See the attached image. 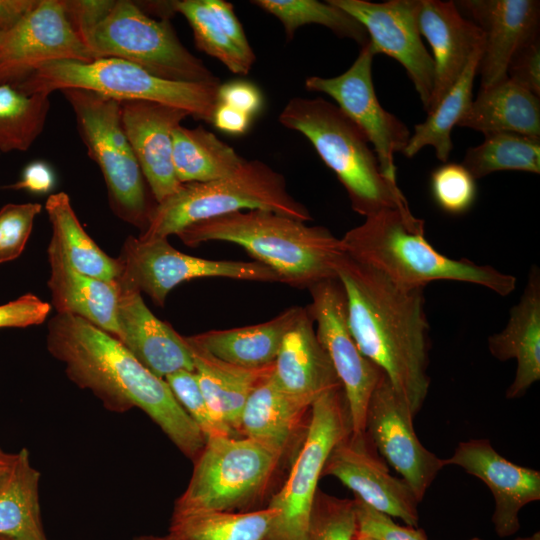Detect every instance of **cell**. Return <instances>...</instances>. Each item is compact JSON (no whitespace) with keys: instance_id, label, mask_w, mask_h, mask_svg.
Returning a JSON list of instances; mask_svg holds the SVG:
<instances>
[{"instance_id":"obj_1","label":"cell","mask_w":540,"mask_h":540,"mask_svg":"<svg viewBox=\"0 0 540 540\" xmlns=\"http://www.w3.org/2000/svg\"><path fill=\"white\" fill-rule=\"evenodd\" d=\"M46 345L63 363L67 377L91 391L106 409H141L186 457H198L205 445L198 426L165 379L142 365L114 336L81 317L57 313L48 323Z\"/></svg>"},{"instance_id":"obj_2","label":"cell","mask_w":540,"mask_h":540,"mask_svg":"<svg viewBox=\"0 0 540 540\" xmlns=\"http://www.w3.org/2000/svg\"><path fill=\"white\" fill-rule=\"evenodd\" d=\"M350 332L415 417L427 397L429 323L424 288H405L346 254L337 268Z\"/></svg>"},{"instance_id":"obj_3","label":"cell","mask_w":540,"mask_h":540,"mask_svg":"<svg viewBox=\"0 0 540 540\" xmlns=\"http://www.w3.org/2000/svg\"><path fill=\"white\" fill-rule=\"evenodd\" d=\"M189 247L209 241L234 243L274 271L281 283L298 288L337 279L345 253L327 228L265 210H240L194 223L179 233Z\"/></svg>"},{"instance_id":"obj_4","label":"cell","mask_w":540,"mask_h":540,"mask_svg":"<svg viewBox=\"0 0 540 540\" xmlns=\"http://www.w3.org/2000/svg\"><path fill=\"white\" fill-rule=\"evenodd\" d=\"M340 238L344 253L405 288H424L437 280L483 286L500 296L511 294L516 278L469 259H452L425 237V222L411 210L385 209Z\"/></svg>"},{"instance_id":"obj_5","label":"cell","mask_w":540,"mask_h":540,"mask_svg":"<svg viewBox=\"0 0 540 540\" xmlns=\"http://www.w3.org/2000/svg\"><path fill=\"white\" fill-rule=\"evenodd\" d=\"M278 120L303 134L347 191L352 209L368 217L385 209L410 210L395 181L386 178L364 133L323 98H292Z\"/></svg>"},{"instance_id":"obj_6","label":"cell","mask_w":540,"mask_h":540,"mask_svg":"<svg viewBox=\"0 0 540 540\" xmlns=\"http://www.w3.org/2000/svg\"><path fill=\"white\" fill-rule=\"evenodd\" d=\"M254 209L302 222L312 219L309 210L288 192L282 174L262 161L245 160L226 177L182 184L175 193L153 206L147 226L138 238L168 239L194 223Z\"/></svg>"},{"instance_id":"obj_7","label":"cell","mask_w":540,"mask_h":540,"mask_svg":"<svg viewBox=\"0 0 540 540\" xmlns=\"http://www.w3.org/2000/svg\"><path fill=\"white\" fill-rule=\"evenodd\" d=\"M286 460L272 447L246 437H215L194 460L184 492L173 513L250 512L265 508Z\"/></svg>"},{"instance_id":"obj_8","label":"cell","mask_w":540,"mask_h":540,"mask_svg":"<svg viewBox=\"0 0 540 540\" xmlns=\"http://www.w3.org/2000/svg\"><path fill=\"white\" fill-rule=\"evenodd\" d=\"M217 83H189L162 79L142 67L118 58L89 62L57 60L42 64L13 86L26 94H51L65 88L90 90L119 101L141 100L179 108L207 123L218 104Z\"/></svg>"},{"instance_id":"obj_9","label":"cell","mask_w":540,"mask_h":540,"mask_svg":"<svg viewBox=\"0 0 540 540\" xmlns=\"http://www.w3.org/2000/svg\"><path fill=\"white\" fill-rule=\"evenodd\" d=\"M60 92L73 110L89 157L102 172L113 212L144 230L153 206L122 127L121 101L85 89L65 88Z\"/></svg>"},{"instance_id":"obj_10","label":"cell","mask_w":540,"mask_h":540,"mask_svg":"<svg viewBox=\"0 0 540 540\" xmlns=\"http://www.w3.org/2000/svg\"><path fill=\"white\" fill-rule=\"evenodd\" d=\"M83 42L95 59L126 60L162 79L220 82L180 42L168 19L150 17L136 2L115 0L108 14L85 35Z\"/></svg>"},{"instance_id":"obj_11","label":"cell","mask_w":540,"mask_h":540,"mask_svg":"<svg viewBox=\"0 0 540 540\" xmlns=\"http://www.w3.org/2000/svg\"><path fill=\"white\" fill-rule=\"evenodd\" d=\"M351 433L342 386L330 389L311 406L307 434L288 476L269 499L277 515L265 540H304L324 464L332 449Z\"/></svg>"},{"instance_id":"obj_12","label":"cell","mask_w":540,"mask_h":540,"mask_svg":"<svg viewBox=\"0 0 540 540\" xmlns=\"http://www.w3.org/2000/svg\"><path fill=\"white\" fill-rule=\"evenodd\" d=\"M117 260V279L147 294L159 306L164 305L173 288L193 279L280 282L274 271L259 262L194 257L175 249L167 238L144 241L129 236Z\"/></svg>"},{"instance_id":"obj_13","label":"cell","mask_w":540,"mask_h":540,"mask_svg":"<svg viewBox=\"0 0 540 540\" xmlns=\"http://www.w3.org/2000/svg\"><path fill=\"white\" fill-rule=\"evenodd\" d=\"M307 310L316 325L317 339L328 355L343 388L351 421V434H365L368 403L382 370L359 350L350 332L344 289L338 279L308 288Z\"/></svg>"},{"instance_id":"obj_14","label":"cell","mask_w":540,"mask_h":540,"mask_svg":"<svg viewBox=\"0 0 540 540\" xmlns=\"http://www.w3.org/2000/svg\"><path fill=\"white\" fill-rule=\"evenodd\" d=\"M375 52L368 41L344 73L330 78L309 76L305 88L322 92L364 133L377 157L382 174L396 182L394 155L403 152L411 132L398 117L380 104L372 80Z\"/></svg>"},{"instance_id":"obj_15","label":"cell","mask_w":540,"mask_h":540,"mask_svg":"<svg viewBox=\"0 0 540 540\" xmlns=\"http://www.w3.org/2000/svg\"><path fill=\"white\" fill-rule=\"evenodd\" d=\"M413 414L384 373L366 412L365 434L381 457L400 474L420 503L445 459L426 449L413 427Z\"/></svg>"},{"instance_id":"obj_16","label":"cell","mask_w":540,"mask_h":540,"mask_svg":"<svg viewBox=\"0 0 540 540\" xmlns=\"http://www.w3.org/2000/svg\"><path fill=\"white\" fill-rule=\"evenodd\" d=\"M94 59L70 24L63 0H39L13 29L0 34V85L15 86L47 62Z\"/></svg>"},{"instance_id":"obj_17","label":"cell","mask_w":540,"mask_h":540,"mask_svg":"<svg viewBox=\"0 0 540 540\" xmlns=\"http://www.w3.org/2000/svg\"><path fill=\"white\" fill-rule=\"evenodd\" d=\"M365 28L375 54L388 55L406 70L428 112L434 86V62L418 27L420 0H328Z\"/></svg>"},{"instance_id":"obj_18","label":"cell","mask_w":540,"mask_h":540,"mask_svg":"<svg viewBox=\"0 0 540 540\" xmlns=\"http://www.w3.org/2000/svg\"><path fill=\"white\" fill-rule=\"evenodd\" d=\"M333 476L369 507L418 527V500L410 486L392 476L366 434L342 439L330 452L321 477Z\"/></svg>"},{"instance_id":"obj_19","label":"cell","mask_w":540,"mask_h":540,"mask_svg":"<svg viewBox=\"0 0 540 540\" xmlns=\"http://www.w3.org/2000/svg\"><path fill=\"white\" fill-rule=\"evenodd\" d=\"M445 464L462 468L490 489L495 505L492 523L500 538L516 534L521 509L540 500V472L507 460L488 439L460 442Z\"/></svg>"},{"instance_id":"obj_20","label":"cell","mask_w":540,"mask_h":540,"mask_svg":"<svg viewBox=\"0 0 540 540\" xmlns=\"http://www.w3.org/2000/svg\"><path fill=\"white\" fill-rule=\"evenodd\" d=\"M456 8L483 33L477 73L481 88L507 77L516 51L539 36L540 2L536 0H459Z\"/></svg>"},{"instance_id":"obj_21","label":"cell","mask_w":540,"mask_h":540,"mask_svg":"<svg viewBox=\"0 0 540 540\" xmlns=\"http://www.w3.org/2000/svg\"><path fill=\"white\" fill-rule=\"evenodd\" d=\"M121 123L156 203L182 185L172 162L173 132L188 112L160 103L121 101Z\"/></svg>"},{"instance_id":"obj_22","label":"cell","mask_w":540,"mask_h":540,"mask_svg":"<svg viewBox=\"0 0 540 540\" xmlns=\"http://www.w3.org/2000/svg\"><path fill=\"white\" fill-rule=\"evenodd\" d=\"M118 339L148 370L165 379L181 370L194 372L191 349L185 339L146 306L141 292L116 279Z\"/></svg>"},{"instance_id":"obj_23","label":"cell","mask_w":540,"mask_h":540,"mask_svg":"<svg viewBox=\"0 0 540 540\" xmlns=\"http://www.w3.org/2000/svg\"><path fill=\"white\" fill-rule=\"evenodd\" d=\"M418 27L432 48L434 62L429 113L460 78L472 55L484 48V36L454 1L420 0Z\"/></svg>"},{"instance_id":"obj_24","label":"cell","mask_w":540,"mask_h":540,"mask_svg":"<svg viewBox=\"0 0 540 540\" xmlns=\"http://www.w3.org/2000/svg\"><path fill=\"white\" fill-rule=\"evenodd\" d=\"M310 417L311 407L283 391L271 374L246 401L237 433L272 447L286 462H293L307 434Z\"/></svg>"},{"instance_id":"obj_25","label":"cell","mask_w":540,"mask_h":540,"mask_svg":"<svg viewBox=\"0 0 540 540\" xmlns=\"http://www.w3.org/2000/svg\"><path fill=\"white\" fill-rule=\"evenodd\" d=\"M272 377L283 391L310 407L325 392L341 386L317 339L307 308L302 309L285 333Z\"/></svg>"},{"instance_id":"obj_26","label":"cell","mask_w":540,"mask_h":540,"mask_svg":"<svg viewBox=\"0 0 540 540\" xmlns=\"http://www.w3.org/2000/svg\"><path fill=\"white\" fill-rule=\"evenodd\" d=\"M488 349L499 361L516 360L515 377L507 399L521 398L540 379V269L532 265L519 301L498 333L488 338Z\"/></svg>"},{"instance_id":"obj_27","label":"cell","mask_w":540,"mask_h":540,"mask_svg":"<svg viewBox=\"0 0 540 540\" xmlns=\"http://www.w3.org/2000/svg\"><path fill=\"white\" fill-rule=\"evenodd\" d=\"M47 253L50 265L47 284L56 312L81 317L116 338L117 281L91 277L73 269L52 240Z\"/></svg>"},{"instance_id":"obj_28","label":"cell","mask_w":540,"mask_h":540,"mask_svg":"<svg viewBox=\"0 0 540 540\" xmlns=\"http://www.w3.org/2000/svg\"><path fill=\"white\" fill-rule=\"evenodd\" d=\"M302 309L294 306L260 324L211 330L185 338L224 362L249 369L262 368L274 364L285 333Z\"/></svg>"},{"instance_id":"obj_29","label":"cell","mask_w":540,"mask_h":540,"mask_svg":"<svg viewBox=\"0 0 540 540\" xmlns=\"http://www.w3.org/2000/svg\"><path fill=\"white\" fill-rule=\"evenodd\" d=\"M457 126L484 135L510 132L540 139L539 97L506 77L481 88Z\"/></svg>"},{"instance_id":"obj_30","label":"cell","mask_w":540,"mask_h":540,"mask_svg":"<svg viewBox=\"0 0 540 540\" xmlns=\"http://www.w3.org/2000/svg\"><path fill=\"white\" fill-rule=\"evenodd\" d=\"M188 345L193 355L195 376L210 409L237 433L246 401L271 376L274 364L243 368L224 362L190 343Z\"/></svg>"},{"instance_id":"obj_31","label":"cell","mask_w":540,"mask_h":540,"mask_svg":"<svg viewBox=\"0 0 540 540\" xmlns=\"http://www.w3.org/2000/svg\"><path fill=\"white\" fill-rule=\"evenodd\" d=\"M40 473L27 449L15 453L14 462L0 483V536L11 540H47L40 514Z\"/></svg>"},{"instance_id":"obj_32","label":"cell","mask_w":540,"mask_h":540,"mask_svg":"<svg viewBox=\"0 0 540 540\" xmlns=\"http://www.w3.org/2000/svg\"><path fill=\"white\" fill-rule=\"evenodd\" d=\"M45 210L52 227L51 240L73 269L106 281L117 279L120 272L117 258L108 256L87 234L66 193L51 194Z\"/></svg>"},{"instance_id":"obj_33","label":"cell","mask_w":540,"mask_h":540,"mask_svg":"<svg viewBox=\"0 0 540 540\" xmlns=\"http://www.w3.org/2000/svg\"><path fill=\"white\" fill-rule=\"evenodd\" d=\"M172 162L181 184L207 182L235 172L245 159L212 132L179 125L173 132Z\"/></svg>"},{"instance_id":"obj_34","label":"cell","mask_w":540,"mask_h":540,"mask_svg":"<svg viewBox=\"0 0 540 540\" xmlns=\"http://www.w3.org/2000/svg\"><path fill=\"white\" fill-rule=\"evenodd\" d=\"M482 52L480 49L472 55L460 78L428 113L426 120L414 126L403 150L407 158H412L426 146H432L438 160L448 161L453 149L451 132L472 102L473 84Z\"/></svg>"},{"instance_id":"obj_35","label":"cell","mask_w":540,"mask_h":540,"mask_svg":"<svg viewBox=\"0 0 540 540\" xmlns=\"http://www.w3.org/2000/svg\"><path fill=\"white\" fill-rule=\"evenodd\" d=\"M276 515L267 506L250 512L173 513L168 534L173 540H265Z\"/></svg>"},{"instance_id":"obj_36","label":"cell","mask_w":540,"mask_h":540,"mask_svg":"<svg viewBox=\"0 0 540 540\" xmlns=\"http://www.w3.org/2000/svg\"><path fill=\"white\" fill-rule=\"evenodd\" d=\"M484 136L480 145L466 151L462 163L476 180L499 171L540 173V139L510 132Z\"/></svg>"},{"instance_id":"obj_37","label":"cell","mask_w":540,"mask_h":540,"mask_svg":"<svg viewBox=\"0 0 540 540\" xmlns=\"http://www.w3.org/2000/svg\"><path fill=\"white\" fill-rule=\"evenodd\" d=\"M50 95L0 85V153L27 151L44 130Z\"/></svg>"},{"instance_id":"obj_38","label":"cell","mask_w":540,"mask_h":540,"mask_svg":"<svg viewBox=\"0 0 540 540\" xmlns=\"http://www.w3.org/2000/svg\"><path fill=\"white\" fill-rule=\"evenodd\" d=\"M251 3L272 14L282 23L287 40L293 39L299 27L318 24L329 28L339 37L355 41L361 47L369 41L361 23L329 1L254 0Z\"/></svg>"},{"instance_id":"obj_39","label":"cell","mask_w":540,"mask_h":540,"mask_svg":"<svg viewBox=\"0 0 540 540\" xmlns=\"http://www.w3.org/2000/svg\"><path fill=\"white\" fill-rule=\"evenodd\" d=\"M171 16L179 13L192 28L196 47L216 58L235 74L246 75L256 57L244 54L229 38L206 0L167 1Z\"/></svg>"},{"instance_id":"obj_40","label":"cell","mask_w":540,"mask_h":540,"mask_svg":"<svg viewBox=\"0 0 540 540\" xmlns=\"http://www.w3.org/2000/svg\"><path fill=\"white\" fill-rule=\"evenodd\" d=\"M357 531L354 499H343L318 489L304 540H353Z\"/></svg>"},{"instance_id":"obj_41","label":"cell","mask_w":540,"mask_h":540,"mask_svg":"<svg viewBox=\"0 0 540 540\" xmlns=\"http://www.w3.org/2000/svg\"><path fill=\"white\" fill-rule=\"evenodd\" d=\"M179 404L202 432L205 441L215 437H238L210 409L193 371L181 370L165 377Z\"/></svg>"},{"instance_id":"obj_42","label":"cell","mask_w":540,"mask_h":540,"mask_svg":"<svg viewBox=\"0 0 540 540\" xmlns=\"http://www.w3.org/2000/svg\"><path fill=\"white\" fill-rule=\"evenodd\" d=\"M430 189L438 207L451 215L469 211L477 195L476 179L457 163L446 162L433 170Z\"/></svg>"},{"instance_id":"obj_43","label":"cell","mask_w":540,"mask_h":540,"mask_svg":"<svg viewBox=\"0 0 540 540\" xmlns=\"http://www.w3.org/2000/svg\"><path fill=\"white\" fill-rule=\"evenodd\" d=\"M41 210L39 203H9L0 209V264L22 254Z\"/></svg>"},{"instance_id":"obj_44","label":"cell","mask_w":540,"mask_h":540,"mask_svg":"<svg viewBox=\"0 0 540 540\" xmlns=\"http://www.w3.org/2000/svg\"><path fill=\"white\" fill-rule=\"evenodd\" d=\"M357 532L377 540H428L425 531L412 526H401L392 517L381 513L354 498Z\"/></svg>"},{"instance_id":"obj_45","label":"cell","mask_w":540,"mask_h":540,"mask_svg":"<svg viewBox=\"0 0 540 540\" xmlns=\"http://www.w3.org/2000/svg\"><path fill=\"white\" fill-rule=\"evenodd\" d=\"M507 77L515 84L540 95V39L539 36L527 42L511 58Z\"/></svg>"},{"instance_id":"obj_46","label":"cell","mask_w":540,"mask_h":540,"mask_svg":"<svg viewBox=\"0 0 540 540\" xmlns=\"http://www.w3.org/2000/svg\"><path fill=\"white\" fill-rule=\"evenodd\" d=\"M51 306L38 296L27 293L0 305V328L28 327L43 323L49 315Z\"/></svg>"},{"instance_id":"obj_47","label":"cell","mask_w":540,"mask_h":540,"mask_svg":"<svg viewBox=\"0 0 540 540\" xmlns=\"http://www.w3.org/2000/svg\"><path fill=\"white\" fill-rule=\"evenodd\" d=\"M66 15L79 37L97 25L111 10L115 0H63Z\"/></svg>"},{"instance_id":"obj_48","label":"cell","mask_w":540,"mask_h":540,"mask_svg":"<svg viewBox=\"0 0 540 540\" xmlns=\"http://www.w3.org/2000/svg\"><path fill=\"white\" fill-rule=\"evenodd\" d=\"M218 102L253 117L261 111L263 98L260 90L254 84L248 81L234 80L220 84Z\"/></svg>"},{"instance_id":"obj_49","label":"cell","mask_w":540,"mask_h":540,"mask_svg":"<svg viewBox=\"0 0 540 540\" xmlns=\"http://www.w3.org/2000/svg\"><path fill=\"white\" fill-rule=\"evenodd\" d=\"M56 184V175L52 166L43 160L29 162L22 170L20 178L6 189L24 190L34 194L51 192Z\"/></svg>"},{"instance_id":"obj_50","label":"cell","mask_w":540,"mask_h":540,"mask_svg":"<svg viewBox=\"0 0 540 540\" xmlns=\"http://www.w3.org/2000/svg\"><path fill=\"white\" fill-rule=\"evenodd\" d=\"M207 5L220 22L229 38L246 55L255 57L243 27L238 20L231 3L224 0H206Z\"/></svg>"},{"instance_id":"obj_51","label":"cell","mask_w":540,"mask_h":540,"mask_svg":"<svg viewBox=\"0 0 540 540\" xmlns=\"http://www.w3.org/2000/svg\"><path fill=\"white\" fill-rule=\"evenodd\" d=\"M251 119L246 113L218 102L211 124L224 133L240 135L249 129Z\"/></svg>"},{"instance_id":"obj_52","label":"cell","mask_w":540,"mask_h":540,"mask_svg":"<svg viewBox=\"0 0 540 540\" xmlns=\"http://www.w3.org/2000/svg\"><path fill=\"white\" fill-rule=\"evenodd\" d=\"M39 0H0V34L13 29Z\"/></svg>"},{"instance_id":"obj_53","label":"cell","mask_w":540,"mask_h":540,"mask_svg":"<svg viewBox=\"0 0 540 540\" xmlns=\"http://www.w3.org/2000/svg\"><path fill=\"white\" fill-rule=\"evenodd\" d=\"M15 459V453H8L0 447V483L9 472Z\"/></svg>"},{"instance_id":"obj_54","label":"cell","mask_w":540,"mask_h":540,"mask_svg":"<svg viewBox=\"0 0 540 540\" xmlns=\"http://www.w3.org/2000/svg\"><path fill=\"white\" fill-rule=\"evenodd\" d=\"M134 540H173V538L169 534L165 536L142 535L134 538Z\"/></svg>"},{"instance_id":"obj_55","label":"cell","mask_w":540,"mask_h":540,"mask_svg":"<svg viewBox=\"0 0 540 540\" xmlns=\"http://www.w3.org/2000/svg\"><path fill=\"white\" fill-rule=\"evenodd\" d=\"M514 540H540V533L537 531L530 536L517 537Z\"/></svg>"},{"instance_id":"obj_56","label":"cell","mask_w":540,"mask_h":540,"mask_svg":"<svg viewBox=\"0 0 540 540\" xmlns=\"http://www.w3.org/2000/svg\"><path fill=\"white\" fill-rule=\"evenodd\" d=\"M353 540H377V539H375V538H373V537H370V536H368V535L359 533V532L356 531V534H355Z\"/></svg>"},{"instance_id":"obj_57","label":"cell","mask_w":540,"mask_h":540,"mask_svg":"<svg viewBox=\"0 0 540 540\" xmlns=\"http://www.w3.org/2000/svg\"><path fill=\"white\" fill-rule=\"evenodd\" d=\"M0 540H11V539H9L7 537H4V536H0Z\"/></svg>"},{"instance_id":"obj_58","label":"cell","mask_w":540,"mask_h":540,"mask_svg":"<svg viewBox=\"0 0 540 540\" xmlns=\"http://www.w3.org/2000/svg\"><path fill=\"white\" fill-rule=\"evenodd\" d=\"M469 540H483V539H481V538H479V537H473V538H471V539H469Z\"/></svg>"}]
</instances>
